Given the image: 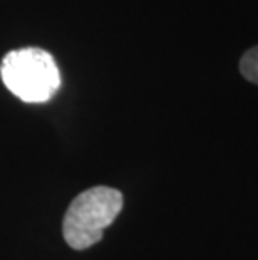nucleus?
<instances>
[{"mask_svg":"<svg viewBox=\"0 0 258 260\" xmlns=\"http://www.w3.org/2000/svg\"><path fill=\"white\" fill-rule=\"evenodd\" d=\"M240 73L246 81L258 84V46L248 49L240 59Z\"/></svg>","mask_w":258,"mask_h":260,"instance_id":"obj_3","label":"nucleus"},{"mask_svg":"<svg viewBox=\"0 0 258 260\" xmlns=\"http://www.w3.org/2000/svg\"><path fill=\"white\" fill-rule=\"evenodd\" d=\"M7 89L24 103H47L60 87V73L54 57L39 47L10 51L0 66Z\"/></svg>","mask_w":258,"mask_h":260,"instance_id":"obj_2","label":"nucleus"},{"mask_svg":"<svg viewBox=\"0 0 258 260\" xmlns=\"http://www.w3.org/2000/svg\"><path fill=\"white\" fill-rule=\"evenodd\" d=\"M123 210V193L116 188L94 186L82 191L65 212L62 234L69 247L86 250L102 239V232Z\"/></svg>","mask_w":258,"mask_h":260,"instance_id":"obj_1","label":"nucleus"}]
</instances>
